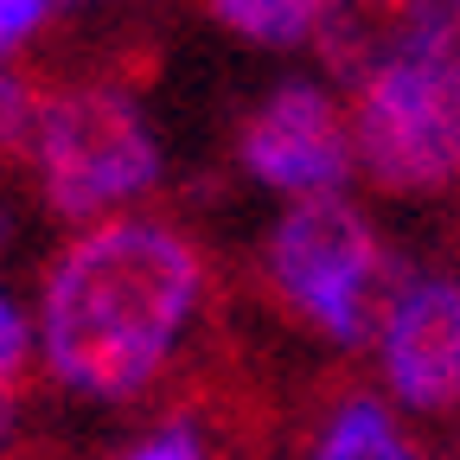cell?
<instances>
[{"label": "cell", "instance_id": "277c9868", "mask_svg": "<svg viewBox=\"0 0 460 460\" xmlns=\"http://www.w3.org/2000/svg\"><path fill=\"white\" fill-rule=\"evenodd\" d=\"M352 154L384 192H441L460 180V51H435L358 84Z\"/></svg>", "mask_w": 460, "mask_h": 460}, {"label": "cell", "instance_id": "5bb4252c", "mask_svg": "<svg viewBox=\"0 0 460 460\" xmlns=\"http://www.w3.org/2000/svg\"><path fill=\"white\" fill-rule=\"evenodd\" d=\"M51 7H96V0H51Z\"/></svg>", "mask_w": 460, "mask_h": 460}, {"label": "cell", "instance_id": "8992f818", "mask_svg": "<svg viewBox=\"0 0 460 460\" xmlns=\"http://www.w3.org/2000/svg\"><path fill=\"white\" fill-rule=\"evenodd\" d=\"M454 45H460V0H326L314 26L320 65L352 90Z\"/></svg>", "mask_w": 460, "mask_h": 460}, {"label": "cell", "instance_id": "4fadbf2b", "mask_svg": "<svg viewBox=\"0 0 460 460\" xmlns=\"http://www.w3.org/2000/svg\"><path fill=\"white\" fill-rule=\"evenodd\" d=\"M45 7H51V0H0V58H7L20 39H32V32H39Z\"/></svg>", "mask_w": 460, "mask_h": 460}, {"label": "cell", "instance_id": "5b68a950", "mask_svg": "<svg viewBox=\"0 0 460 460\" xmlns=\"http://www.w3.org/2000/svg\"><path fill=\"white\" fill-rule=\"evenodd\" d=\"M250 180L275 186V192H339L352 180V128L332 109V96L320 84H281L256 102V115L243 122L237 141Z\"/></svg>", "mask_w": 460, "mask_h": 460}, {"label": "cell", "instance_id": "9c48e42d", "mask_svg": "<svg viewBox=\"0 0 460 460\" xmlns=\"http://www.w3.org/2000/svg\"><path fill=\"white\" fill-rule=\"evenodd\" d=\"M205 13L256 45H301L314 39L326 0H205Z\"/></svg>", "mask_w": 460, "mask_h": 460}, {"label": "cell", "instance_id": "7a4b0ae2", "mask_svg": "<svg viewBox=\"0 0 460 460\" xmlns=\"http://www.w3.org/2000/svg\"><path fill=\"white\" fill-rule=\"evenodd\" d=\"M262 262H269L275 295L307 326H320L332 345L377 339L390 307L410 288L402 262L377 243L371 217L339 192H314L288 205L281 224L269 230Z\"/></svg>", "mask_w": 460, "mask_h": 460}, {"label": "cell", "instance_id": "6da1fadb", "mask_svg": "<svg viewBox=\"0 0 460 460\" xmlns=\"http://www.w3.org/2000/svg\"><path fill=\"white\" fill-rule=\"evenodd\" d=\"M205 295V256L160 217H96L65 243L39 288V345L51 377L122 402L141 396L172 358Z\"/></svg>", "mask_w": 460, "mask_h": 460}, {"label": "cell", "instance_id": "52a82bcc", "mask_svg": "<svg viewBox=\"0 0 460 460\" xmlns=\"http://www.w3.org/2000/svg\"><path fill=\"white\" fill-rule=\"evenodd\" d=\"M384 377L410 410H454L460 402V281H410L390 307L384 332Z\"/></svg>", "mask_w": 460, "mask_h": 460}, {"label": "cell", "instance_id": "ba28073f", "mask_svg": "<svg viewBox=\"0 0 460 460\" xmlns=\"http://www.w3.org/2000/svg\"><path fill=\"white\" fill-rule=\"evenodd\" d=\"M314 460H416V447L402 441V429H396V416L384 402L358 390V396H345L332 410V422L320 429Z\"/></svg>", "mask_w": 460, "mask_h": 460}, {"label": "cell", "instance_id": "3957f363", "mask_svg": "<svg viewBox=\"0 0 460 460\" xmlns=\"http://www.w3.org/2000/svg\"><path fill=\"white\" fill-rule=\"evenodd\" d=\"M32 180L58 217H109L160 180V141L128 90L115 84H65L45 90L32 135Z\"/></svg>", "mask_w": 460, "mask_h": 460}, {"label": "cell", "instance_id": "2e32d148", "mask_svg": "<svg viewBox=\"0 0 460 460\" xmlns=\"http://www.w3.org/2000/svg\"><path fill=\"white\" fill-rule=\"evenodd\" d=\"M7 410H13V402H7Z\"/></svg>", "mask_w": 460, "mask_h": 460}, {"label": "cell", "instance_id": "9a60e30c", "mask_svg": "<svg viewBox=\"0 0 460 460\" xmlns=\"http://www.w3.org/2000/svg\"><path fill=\"white\" fill-rule=\"evenodd\" d=\"M0 237H7V217H0Z\"/></svg>", "mask_w": 460, "mask_h": 460}, {"label": "cell", "instance_id": "30bf717a", "mask_svg": "<svg viewBox=\"0 0 460 460\" xmlns=\"http://www.w3.org/2000/svg\"><path fill=\"white\" fill-rule=\"evenodd\" d=\"M39 109H45V90H39L32 77L0 71V160H26V154H32Z\"/></svg>", "mask_w": 460, "mask_h": 460}, {"label": "cell", "instance_id": "8fae6325", "mask_svg": "<svg viewBox=\"0 0 460 460\" xmlns=\"http://www.w3.org/2000/svg\"><path fill=\"white\" fill-rule=\"evenodd\" d=\"M20 390H26V320L0 295V402L20 410Z\"/></svg>", "mask_w": 460, "mask_h": 460}, {"label": "cell", "instance_id": "7c38bea8", "mask_svg": "<svg viewBox=\"0 0 460 460\" xmlns=\"http://www.w3.org/2000/svg\"><path fill=\"white\" fill-rule=\"evenodd\" d=\"M122 460H205V441H199L192 429H160V435H147L141 447H128Z\"/></svg>", "mask_w": 460, "mask_h": 460}]
</instances>
